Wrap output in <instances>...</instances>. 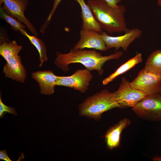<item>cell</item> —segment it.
I'll list each match as a JSON object with an SVG mask.
<instances>
[{"label":"cell","instance_id":"2e32d148","mask_svg":"<svg viewBox=\"0 0 161 161\" xmlns=\"http://www.w3.org/2000/svg\"><path fill=\"white\" fill-rule=\"evenodd\" d=\"M147 72L161 76V49L153 52L147 58L144 68Z\"/></svg>","mask_w":161,"mask_h":161},{"label":"cell","instance_id":"ba28073f","mask_svg":"<svg viewBox=\"0 0 161 161\" xmlns=\"http://www.w3.org/2000/svg\"><path fill=\"white\" fill-rule=\"evenodd\" d=\"M0 5L3 4L1 7L5 13L25 25L34 35H38L35 27L24 15L29 4L28 0H0Z\"/></svg>","mask_w":161,"mask_h":161},{"label":"cell","instance_id":"277c9868","mask_svg":"<svg viewBox=\"0 0 161 161\" xmlns=\"http://www.w3.org/2000/svg\"><path fill=\"white\" fill-rule=\"evenodd\" d=\"M132 110L140 117L152 121H161V94L147 95Z\"/></svg>","mask_w":161,"mask_h":161},{"label":"cell","instance_id":"d4e9b609","mask_svg":"<svg viewBox=\"0 0 161 161\" xmlns=\"http://www.w3.org/2000/svg\"><path fill=\"white\" fill-rule=\"evenodd\" d=\"M158 4L160 6H161V0H157Z\"/></svg>","mask_w":161,"mask_h":161},{"label":"cell","instance_id":"3957f363","mask_svg":"<svg viewBox=\"0 0 161 161\" xmlns=\"http://www.w3.org/2000/svg\"><path fill=\"white\" fill-rule=\"evenodd\" d=\"M116 108H122L115 100L113 93L104 89L87 97L79 104V114L97 121L104 112Z\"/></svg>","mask_w":161,"mask_h":161},{"label":"cell","instance_id":"8fae6325","mask_svg":"<svg viewBox=\"0 0 161 161\" xmlns=\"http://www.w3.org/2000/svg\"><path fill=\"white\" fill-rule=\"evenodd\" d=\"M31 76L38 83L41 94L51 95L57 86L58 76L51 70L38 71L33 72Z\"/></svg>","mask_w":161,"mask_h":161},{"label":"cell","instance_id":"52a82bcc","mask_svg":"<svg viewBox=\"0 0 161 161\" xmlns=\"http://www.w3.org/2000/svg\"><path fill=\"white\" fill-rule=\"evenodd\" d=\"M93 77L90 71L87 69H80L70 76H58L57 86L68 87L85 93L88 90Z\"/></svg>","mask_w":161,"mask_h":161},{"label":"cell","instance_id":"484cf974","mask_svg":"<svg viewBox=\"0 0 161 161\" xmlns=\"http://www.w3.org/2000/svg\"><path fill=\"white\" fill-rule=\"evenodd\" d=\"M160 93L161 94V90H160Z\"/></svg>","mask_w":161,"mask_h":161},{"label":"cell","instance_id":"d6986e66","mask_svg":"<svg viewBox=\"0 0 161 161\" xmlns=\"http://www.w3.org/2000/svg\"><path fill=\"white\" fill-rule=\"evenodd\" d=\"M0 14L1 18L7 22L13 30L20 31L26 28V26L25 25L23 24L15 18L5 13L1 7L0 8Z\"/></svg>","mask_w":161,"mask_h":161},{"label":"cell","instance_id":"6da1fadb","mask_svg":"<svg viewBox=\"0 0 161 161\" xmlns=\"http://www.w3.org/2000/svg\"><path fill=\"white\" fill-rule=\"evenodd\" d=\"M123 54V51H119L109 55L103 56L95 50L72 49L67 53L58 52L54 63L59 68L65 72L69 71V64L80 63L90 71L97 70L101 75L103 72L102 66L106 62L110 60L117 59Z\"/></svg>","mask_w":161,"mask_h":161},{"label":"cell","instance_id":"603a6c76","mask_svg":"<svg viewBox=\"0 0 161 161\" xmlns=\"http://www.w3.org/2000/svg\"><path fill=\"white\" fill-rule=\"evenodd\" d=\"M111 5L114 6L118 5L122 0H104Z\"/></svg>","mask_w":161,"mask_h":161},{"label":"cell","instance_id":"30bf717a","mask_svg":"<svg viewBox=\"0 0 161 161\" xmlns=\"http://www.w3.org/2000/svg\"><path fill=\"white\" fill-rule=\"evenodd\" d=\"M93 48L100 51L108 50L100 34L93 30H81L78 41L72 49Z\"/></svg>","mask_w":161,"mask_h":161},{"label":"cell","instance_id":"5bb4252c","mask_svg":"<svg viewBox=\"0 0 161 161\" xmlns=\"http://www.w3.org/2000/svg\"><path fill=\"white\" fill-rule=\"evenodd\" d=\"M79 4L81 10V16L82 24L81 30H93L100 34L102 33L103 29L95 19L92 12L84 0H75Z\"/></svg>","mask_w":161,"mask_h":161},{"label":"cell","instance_id":"4fadbf2b","mask_svg":"<svg viewBox=\"0 0 161 161\" xmlns=\"http://www.w3.org/2000/svg\"><path fill=\"white\" fill-rule=\"evenodd\" d=\"M130 123L129 119L125 118L107 130L104 135V138L107 146L109 149L112 150L119 146L121 134Z\"/></svg>","mask_w":161,"mask_h":161},{"label":"cell","instance_id":"7c38bea8","mask_svg":"<svg viewBox=\"0 0 161 161\" xmlns=\"http://www.w3.org/2000/svg\"><path fill=\"white\" fill-rule=\"evenodd\" d=\"M3 72L6 77L21 83H24L26 78V69L21 63V57L18 55L6 61Z\"/></svg>","mask_w":161,"mask_h":161},{"label":"cell","instance_id":"ffe728a7","mask_svg":"<svg viewBox=\"0 0 161 161\" xmlns=\"http://www.w3.org/2000/svg\"><path fill=\"white\" fill-rule=\"evenodd\" d=\"M15 107L7 106L2 102L1 95L0 97V117H3L4 115L7 113L12 114L14 115H17Z\"/></svg>","mask_w":161,"mask_h":161},{"label":"cell","instance_id":"e0dca14e","mask_svg":"<svg viewBox=\"0 0 161 161\" xmlns=\"http://www.w3.org/2000/svg\"><path fill=\"white\" fill-rule=\"evenodd\" d=\"M20 32L23 35L28 38L30 43L37 50L39 55L40 64L39 66L41 67L43 63L47 60V48L44 42L41 39L37 37L36 36L29 35L24 29L21 30Z\"/></svg>","mask_w":161,"mask_h":161},{"label":"cell","instance_id":"cb8c5ba5","mask_svg":"<svg viewBox=\"0 0 161 161\" xmlns=\"http://www.w3.org/2000/svg\"><path fill=\"white\" fill-rule=\"evenodd\" d=\"M154 160L155 161H161V157H155L153 158Z\"/></svg>","mask_w":161,"mask_h":161},{"label":"cell","instance_id":"9c48e42d","mask_svg":"<svg viewBox=\"0 0 161 161\" xmlns=\"http://www.w3.org/2000/svg\"><path fill=\"white\" fill-rule=\"evenodd\" d=\"M142 31L138 28L129 29L124 34L117 36H111L105 32L100 34L108 49L114 48L116 50L122 48L123 51H127L129 45L136 39L139 38Z\"/></svg>","mask_w":161,"mask_h":161},{"label":"cell","instance_id":"8992f818","mask_svg":"<svg viewBox=\"0 0 161 161\" xmlns=\"http://www.w3.org/2000/svg\"><path fill=\"white\" fill-rule=\"evenodd\" d=\"M116 101L122 108L133 107L147 95L142 92L132 88L124 77L121 78L118 89L113 92Z\"/></svg>","mask_w":161,"mask_h":161},{"label":"cell","instance_id":"7402d4cb","mask_svg":"<svg viewBox=\"0 0 161 161\" xmlns=\"http://www.w3.org/2000/svg\"><path fill=\"white\" fill-rule=\"evenodd\" d=\"M0 160L6 161H12L8 156L6 149L0 151Z\"/></svg>","mask_w":161,"mask_h":161},{"label":"cell","instance_id":"9a60e30c","mask_svg":"<svg viewBox=\"0 0 161 161\" xmlns=\"http://www.w3.org/2000/svg\"><path fill=\"white\" fill-rule=\"evenodd\" d=\"M142 61V55L140 53L137 54L120 66L113 73L104 79L102 81L103 85L108 84L117 77L125 73Z\"/></svg>","mask_w":161,"mask_h":161},{"label":"cell","instance_id":"7a4b0ae2","mask_svg":"<svg viewBox=\"0 0 161 161\" xmlns=\"http://www.w3.org/2000/svg\"><path fill=\"white\" fill-rule=\"evenodd\" d=\"M87 3L96 21L107 32H124L129 29L125 21L126 9L124 5L112 6L104 0H88Z\"/></svg>","mask_w":161,"mask_h":161},{"label":"cell","instance_id":"ac0fdd59","mask_svg":"<svg viewBox=\"0 0 161 161\" xmlns=\"http://www.w3.org/2000/svg\"><path fill=\"white\" fill-rule=\"evenodd\" d=\"M22 48V46L18 45L15 40L9 42H4L0 46V55L7 61L18 55Z\"/></svg>","mask_w":161,"mask_h":161},{"label":"cell","instance_id":"5b68a950","mask_svg":"<svg viewBox=\"0 0 161 161\" xmlns=\"http://www.w3.org/2000/svg\"><path fill=\"white\" fill-rule=\"evenodd\" d=\"M131 86L141 91L146 95L160 93L161 89V76L147 72L144 69L139 72L131 82Z\"/></svg>","mask_w":161,"mask_h":161},{"label":"cell","instance_id":"44dd1931","mask_svg":"<svg viewBox=\"0 0 161 161\" xmlns=\"http://www.w3.org/2000/svg\"><path fill=\"white\" fill-rule=\"evenodd\" d=\"M61 0H54L52 9L47 18L45 22V24H49L50 21H51L52 17L54 13Z\"/></svg>","mask_w":161,"mask_h":161}]
</instances>
